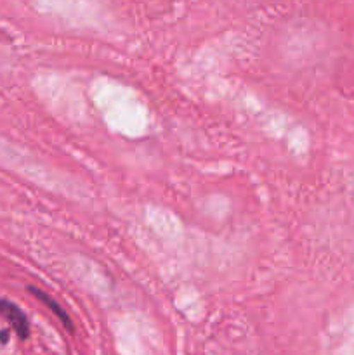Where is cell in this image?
Here are the masks:
<instances>
[{
    "label": "cell",
    "instance_id": "1",
    "mask_svg": "<svg viewBox=\"0 0 354 355\" xmlns=\"http://www.w3.org/2000/svg\"><path fill=\"white\" fill-rule=\"evenodd\" d=\"M0 314L10 322V326L14 328V331L19 335V338H28L30 335V324H28V319L24 315V312L21 311L17 305H14L12 302L2 300L0 298Z\"/></svg>",
    "mask_w": 354,
    "mask_h": 355
},
{
    "label": "cell",
    "instance_id": "2",
    "mask_svg": "<svg viewBox=\"0 0 354 355\" xmlns=\"http://www.w3.org/2000/svg\"><path fill=\"white\" fill-rule=\"evenodd\" d=\"M30 291H31V293L35 295V297H37V298H40V300L44 302V304L47 305L49 309H51V311H54V314L58 315L59 319H61V321H62V324H65V326H68V328H71V322H69V318H68V314H66V312L62 311V309L59 307L58 304H56V300H52V298L49 297L47 293H44V291L37 290V288H33V286L30 288Z\"/></svg>",
    "mask_w": 354,
    "mask_h": 355
}]
</instances>
